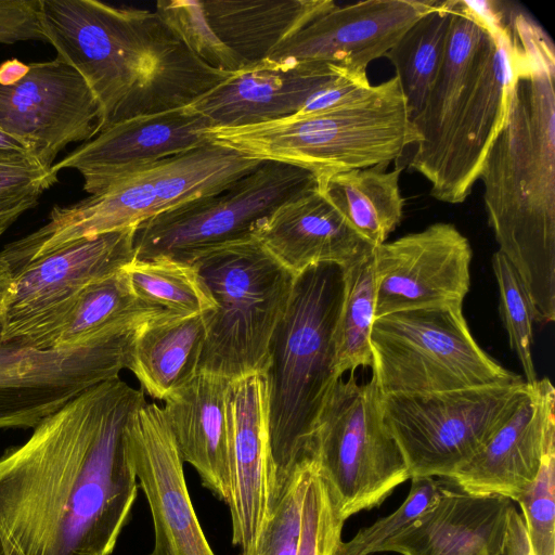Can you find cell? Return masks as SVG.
Masks as SVG:
<instances>
[{"label":"cell","instance_id":"cell-13","mask_svg":"<svg viewBox=\"0 0 555 555\" xmlns=\"http://www.w3.org/2000/svg\"><path fill=\"white\" fill-rule=\"evenodd\" d=\"M135 229L80 238L14 274L2 305L0 344L47 350L85 289L134 259Z\"/></svg>","mask_w":555,"mask_h":555},{"label":"cell","instance_id":"cell-36","mask_svg":"<svg viewBox=\"0 0 555 555\" xmlns=\"http://www.w3.org/2000/svg\"><path fill=\"white\" fill-rule=\"evenodd\" d=\"M344 524L313 460L302 501L296 555H335L343 541Z\"/></svg>","mask_w":555,"mask_h":555},{"label":"cell","instance_id":"cell-6","mask_svg":"<svg viewBox=\"0 0 555 555\" xmlns=\"http://www.w3.org/2000/svg\"><path fill=\"white\" fill-rule=\"evenodd\" d=\"M204 134L247 157L307 170L318 185L339 172L388 165L420 141L396 76L338 106Z\"/></svg>","mask_w":555,"mask_h":555},{"label":"cell","instance_id":"cell-43","mask_svg":"<svg viewBox=\"0 0 555 555\" xmlns=\"http://www.w3.org/2000/svg\"><path fill=\"white\" fill-rule=\"evenodd\" d=\"M26 211V209H16L3 215H0V236L15 222L18 217Z\"/></svg>","mask_w":555,"mask_h":555},{"label":"cell","instance_id":"cell-15","mask_svg":"<svg viewBox=\"0 0 555 555\" xmlns=\"http://www.w3.org/2000/svg\"><path fill=\"white\" fill-rule=\"evenodd\" d=\"M138 330L65 349L0 344V430L33 429L83 390L118 378Z\"/></svg>","mask_w":555,"mask_h":555},{"label":"cell","instance_id":"cell-41","mask_svg":"<svg viewBox=\"0 0 555 555\" xmlns=\"http://www.w3.org/2000/svg\"><path fill=\"white\" fill-rule=\"evenodd\" d=\"M0 155L27 156L34 158L29 149L23 142L2 130H0Z\"/></svg>","mask_w":555,"mask_h":555},{"label":"cell","instance_id":"cell-11","mask_svg":"<svg viewBox=\"0 0 555 555\" xmlns=\"http://www.w3.org/2000/svg\"><path fill=\"white\" fill-rule=\"evenodd\" d=\"M528 389L522 380L430 395L383 396L384 418L410 479H449L480 451Z\"/></svg>","mask_w":555,"mask_h":555},{"label":"cell","instance_id":"cell-37","mask_svg":"<svg viewBox=\"0 0 555 555\" xmlns=\"http://www.w3.org/2000/svg\"><path fill=\"white\" fill-rule=\"evenodd\" d=\"M442 479L412 478L408 496L391 514L360 529L349 541H341L335 555H372L410 527L437 500Z\"/></svg>","mask_w":555,"mask_h":555},{"label":"cell","instance_id":"cell-10","mask_svg":"<svg viewBox=\"0 0 555 555\" xmlns=\"http://www.w3.org/2000/svg\"><path fill=\"white\" fill-rule=\"evenodd\" d=\"M375 379L338 377L319 415L309 450L346 521L379 506L410 479L383 414Z\"/></svg>","mask_w":555,"mask_h":555},{"label":"cell","instance_id":"cell-44","mask_svg":"<svg viewBox=\"0 0 555 555\" xmlns=\"http://www.w3.org/2000/svg\"><path fill=\"white\" fill-rule=\"evenodd\" d=\"M0 555H2V551H1V544H0Z\"/></svg>","mask_w":555,"mask_h":555},{"label":"cell","instance_id":"cell-38","mask_svg":"<svg viewBox=\"0 0 555 555\" xmlns=\"http://www.w3.org/2000/svg\"><path fill=\"white\" fill-rule=\"evenodd\" d=\"M521 509L531 555H555V448L537 478L516 502Z\"/></svg>","mask_w":555,"mask_h":555},{"label":"cell","instance_id":"cell-1","mask_svg":"<svg viewBox=\"0 0 555 555\" xmlns=\"http://www.w3.org/2000/svg\"><path fill=\"white\" fill-rule=\"evenodd\" d=\"M145 402L119 377L102 382L2 452V555L114 552L138 495L128 422Z\"/></svg>","mask_w":555,"mask_h":555},{"label":"cell","instance_id":"cell-42","mask_svg":"<svg viewBox=\"0 0 555 555\" xmlns=\"http://www.w3.org/2000/svg\"><path fill=\"white\" fill-rule=\"evenodd\" d=\"M12 278L11 272L0 262V333L2 327V305Z\"/></svg>","mask_w":555,"mask_h":555},{"label":"cell","instance_id":"cell-32","mask_svg":"<svg viewBox=\"0 0 555 555\" xmlns=\"http://www.w3.org/2000/svg\"><path fill=\"white\" fill-rule=\"evenodd\" d=\"M124 269L135 295L147 305L180 315L205 314L216 308L192 263L134 258Z\"/></svg>","mask_w":555,"mask_h":555},{"label":"cell","instance_id":"cell-35","mask_svg":"<svg viewBox=\"0 0 555 555\" xmlns=\"http://www.w3.org/2000/svg\"><path fill=\"white\" fill-rule=\"evenodd\" d=\"M155 12L198 59L212 68L237 73L248 67L215 35L201 1L163 0L156 3Z\"/></svg>","mask_w":555,"mask_h":555},{"label":"cell","instance_id":"cell-31","mask_svg":"<svg viewBox=\"0 0 555 555\" xmlns=\"http://www.w3.org/2000/svg\"><path fill=\"white\" fill-rule=\"evenodd\" d=\"M343 269L344 296L334 334L338 376L372 366L371 332L376 299L373 250Z\"/></svg>","mask_w":555,"mask_h":555},{"label":"cell","instance_id":"cell-2","mask_svg":"<svg viewBox=\"0 0 555 555\" xmlns=\"http://www.w3.org/2000/svg\"><path fill=\"white\" fill-rule=\"evenodd\" d=\"M514 74L504 125L479 175L499 251L521 278L541 324L555 320V50L513 10Z\"/></svg>","mask_w":555,"mask_h":555},{"label":"cell","instance_id":"cell-29","mask_svg":"<svg viewBox=\"0 0 555 555\" xmlns=\"http://www.w3.org/2000/svg\"><path fill=\"white\" fill-rule=\"evenodd\" d=\"M402 167L387 165L336 173L318 188L350 227L372 246L386 242L403 217L404 197L399 180Z\"/></svg>","mask_w":555,"mask_h":555},{"label":"cell","instance_id":"cell-22","mask_svg":"<svg viewBox=\"0 0 555 555\" xmlns=\"http://www.w3.org/2000/svg\"><path fill=\"white\" fill-rule=\"evenodd\" d=\"M555 448V390L547 377L528 392L480 451L449 479L474 495L517 502Z\"/></svg>","mask_w":555,"mask_h":555},{"label":"cell","instance_id":"cell-34","mask_svg":"<svg viewBox=\"0 0 555 555\" xmlns=\"http://www.w3.org/2000/svg\"><path fill=\"white\" fill-rule=\"evenodd\" d=\"M313 459L306 457L279 479L276 501L258 540L240 555H296L302 501Z\"/></svg>","mask_w":555,"mask_h":555},{"label":"cell","instance_id":"cell-9","mask_svg":"<svg viewBox=\"0 0 555 555\" xmlns=\"http://www.w3.org/2000/svg\"><path fill=\"white\" fill-rule=\"evenodd\" d=\"M371 349L372 377L382 396L430 395L524 380L478 345L462 307L376 318Z\"/></svg>","mask_w":555,"mask_h":555},{"label":"cell","instance_id":"cell-21","mask_svg":"<svg viewBox=\"0 0 555 555\" xmlns=\"http://www.w3.org/2000/svg\"><path fill=\"white\" fill-rule=\"evenodd\" d=\"M207 121L188 106L116 122L51 167L75 169L90 195L106 191L165 158L208 144Z\"/></svg>","mask_w":555,"mask_h":555},{"label":"cell","instance_id":"cell-26","mask_svg":"<svg viewBox=\"0 0 555 555\" xmlns=\"http://www.w3.org/2000/svg\"><path fill=\"white\" fill-rule=\"evenodd\" d=\"M202 8L215 35L249 67L317 16L332 0H206Z\"/></svg>","mask_w":555,"mask_h":555},{"label":"cell","instance_id":"cell-30","mask_svg":"<svg viewBox=\"0 0 555 555\" xmlns=\"http://www.w3.org/2000/svg\"><path fill=\"white\" fill-rule=\"evenodd\" d=\"M451 24V0L418 18L385 54L396 69L411 120L435 82L446 54Z\"/></svg>","mask_w":555,"mask_h":555},{"label":"cell","instance_id":"cell-24","mask_svg":"<svg viewBox=\"0 0 555 555\" xmlns=\"http://www.w3.org/2000/svg\"><path fill=\"white\" fill-rule=\"evenodd\" d=\"M253 236L295 276L322 263L345 268L374 248L318 186L281 205Z\"/></svg>","mask_w":555,"mask_h":555},{"label":"cell","instance_id":"cell-3","mask_svg":"<svg viewBox=\"0 0 555 555\" xmlns=\"http://www.w3.org/2000/svg\"><path fill=\"white\" fill-rule=\"evenodd\" d=\"M39 23L46 42L98 100L101 131L134 116L185 107L232 75L198 59L155 11L39 0Z\"/></svg>","mask_w":555,"mask_h":555},{"label":"cell","instance_id":"cell-19","mask_svg":"<svg viewBox=\"0 0 555 555\" xmlns=\"http://www.w3.org/2000/svg\"><path fill=\"white\" fill-rule=\"evenodd\" d=\"M435 0H369L335 5L282 42L268 61L285 64L330 63L356 72L395 46Z\"/></svg>","mask_w":555,"mask_h":555},{"label":"cell","instance_id":"cell-39","mask_svg":"<svg viewBox=\"0 0 555 555\" xmlns=\"http://www.w3.org/2000/svg\"><path fill=\"white\" fill-rule=\"evenodd\" d=\"M55 182L56 173L31 157L0 155V215L28 210Z\"/></svg>","mask_w":555,"mask_h":555},{"label":"cell","instance_id":"cell-16","mask_svg":"<svg viewBox=\"0 0 555 555\" xmlns=\"http://www.w3.org/2000/svg\"><path fill=\"white\" fill-rule=\"evenodd\" d=\"M101 122L90 87L60 56L26 64L16 80L0 83V130L23 142L46 168L69 143L99 134Z\"/></svg>","mask_w":555,"mask_h":555},{"label":"cell","instance_id":"cell-25","mask_svg":"<svg viewBox=\"0 0 555 555\" xmlns=\"http://www.w3.org/2000/svg\"><path fill=\"white\" fill-rule=\"evenodd\" d=\"M229 380L198 372L172 390L164 413L180 456L202 485L228 506L232 498L225 391Z\"/></svg>","mask_w":555,"mask_h":555},{"label":"cell","instance_id":"cell-17","mask_svg":"<svg viewBox=\"0 0 555 555\" xmlns=\"http://www.w3.org/2000/svg\"><path fill=\"white\" fill-rule=\"evenodd\" d=\"M375 319L404 310L462 307L470 286V244L437 222L373 249Z\"/></svg>","mask_w":555,"mask_h":555},{"label":"cell","instance_id":"cell-18","mask_svg":"<svg viewBox=\"0 0 555 555\" xmlns=\"http://www.w3.org/2000/svg\"><path fill=\"white\" fill-rule=\"evenodd\" d=\"M131 463L154 527L149 555H216L193 507L183 461L164 410L145 402L129 418Z\"/></svg>","mask_w":555,"mask_h":555},{"label":"cell","instance_id":"cell-33","mask_svg":"<svg viewBox=\"0 0 555 555\" xmlns=\"http://www.w3.org/2000/svg\"><path fill=\"white\" fill-rule=\"evenodd\" d=\"M492 269L500 295V312L507 333L511 349L522 367L526 383L538 380L533 358L534 311L527 288L507 258L496 250L492 256Z\"/></svg>","mask_w":555,"mask_h":555},{"label":"cell","instance_id":"cell-28","mask_svg":"<svg viewBox=\"0 0 555 555\" xmlns=\"http://www.w3.org/2000/svg\"><path fill=\"white\" fill-rule=\"evenodd\" d=\"M164 312L135 295L122 268L85 289L51 334L46 349L86 346Z\"/></svg>","mask_w":555,"mask_h":555},{"label":"cell","instance_id":"cell-20","mask_svg":"<svg viewBox=\"0 0 555 555\" xmlns=\"http://www.w3.org/2000/svg\"><path fill=\"white\" fill-rule=\"evenodd\" d=\"M225 408L232 469V543L244 551L254 546L269 521L279 491L264 375L255 373L229 380Z\"/></svg>","mask_w":555,"mask_h":555},{"label":"cell","instance_id":"cell-7","mask_svg":"<svg viewBox=\"0 0 555 555\" xmlns=\"http://www.w3.org/2000/svg\"><path fill=\"white\" fill-rule=\"evenodd\" d=\"M262 160L209 142L153 164L104 192L54 206L48 221L0 251L12 275L75 241L140 223L188 202L221 192Z\"/></svg>","mask_w":555,"mask_h":555},{"label":"cell","instance_id":"cell-40","mask_svg":"<svg viewBox=\"0 0 555 555\" xmlns=\"http://www.w3.org/2000/svg\"><path fill=\"white\" fill-rule=\"evenodd\" d=\"M46 41L39 23V0H0V43Z\"/></svg>","mask_w":555,"mask_h":555},{"label":"cell","instance_id":"cell-27","mask_svg":"<svg viewBox=\"0 0 555 555\" xmlns=\"http://www.w3.org/2000/svg\"><path fill=\"white\" fill-rule=\"evenodd\" d=\"M205 334L204 314L166 311L139 328L126 369L135 376L143 393L163 401L198 373Z\"/></svg>","mask_w":555,"mask_h":555},{"label":"cell","instance_id":"cell-4","mask_svg":"<svg viewBox=\"0 0 555 555\" xmlns=\"http://www.w3.org/2000/svg\"><path fill=\"white\" fill-rule=\"evenodd\" d=\"M514 52L511 9L451 0L444 59L412 119L420 141L410 168L426 178L436 199L463 203L479 180L506 118Z\"/></svg>","mask_w":555,"mask_h":555},{"label":"cell","instance_id":"cell-5","mask_svg":"<svg viewBox=\"0 0 555 555\" xmlns=\"http://www.w3.org/2000/svg\"><path fill=\"white\" fill-rule=\"evenodd\" d=\"M344 296V269L311 267L295 276L270 340L268 422L278 480L309 456L312 435L336 379L335 327Z\"/></svg>","mask_w":555,"mask_h":555},{"label":"cell","instance_id":"cell-8","mask_svg":"<svg viewBox=\"0 0 555 555\" xmlns=\"http://www.w3.org/2000/svg\"><path fill=\"white\" fill-rule=\"evenodd\" d=\"M189 263L197 269L216 304L215 310L204 314L198 372L228 380L263 374L295 275L254 236L207 249Z\"/></svg>","mask_w":555,"mask_h":555},{"label":"cell","instance_id":"cell-23","mask_svg":"<svg viewBox=\"0 0 555 555\" xmlns=\"http://www.w3.org/2000/svg\"><path fill=\"white\" fill-rule=\"evenodd\" d=\"M515 504L499 495H474L442 478L436 502L392 539L384 552L400 555H508Z\"/></svg>","mask_w":555,"mask_h":555},{"label":"cell","instance_id":"cell-12","mask_svg":"<svg viewBox=\"0 0 555 555\" xmlns=\"http://www.w3.org/2000/svg\"><path fill=\"white\" fill-rule=\"evenodd\" d=\"M317 186L307 170L262 162L221 192L140 223L134 233V258L189 263L207 249L251 237L281 205Z\"/></svg>","mask_w":555,"mask_h":555},{"label":"cell","instance_id":"cell-14","mask_svg":"<svg viewBox=\"0 0 555 555\" xmlns=\"http://www.w3.org/2000/svg\"><path fill=\"white\" fill-rule=\"evenodd\" d=\"M366 72L330 63L263 61L232 74L188 105L211 127H243L338 106L367 94Z\"/></svg>","mask_w":555,"mask_h":555}]
</instances>
